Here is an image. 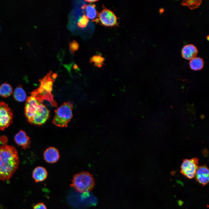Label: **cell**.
Masks as SVG:
<instances>
[{"label": "cell", "mask_w": 209, "mask_h": 209, "mask_svg": "<svg viewBox=\"0 0 209 209\" xmlns=\"http://www.w3.org/2000/svg\"><path fill=\"white\" fill-rule=\"evenodd\" d=\"M105 60L104 57L100 55H95L92 56L90 59V62L93 63L94 65L98 67H101Z\"/></svg>", "instance_id": "d6986e66"}, {"label": "cell", "mask_w": 209, "mask_h": 209, "mask_svg": "<svg viewBox=\"0 0 209 209\" xmlns=\"http://www.w3.org/2000/svg\"><path fill=\"white\" fill-rule=\"evenodd\" d=\"M164 11V9L163 8H161L159 10V12L160 13H162Z\"/></svg>", "instance_id": "d4e9b609"}, {"label": "cell", "mask_w": 209, "mask_h": 209, "mask_svg": "<svg viewBox=\"0 0 209 209\" xmlns=\"http://www.w3.org/2000/svg\"><path fill=\"white\" fill-rule=\"evenodd\" d=\"M15 142L18 145L25 149L29 147L30 144V138L24 131H19L15 136Z\"/></svg>", "instance_id": "30bf717a"}, {"label": "cell", "mask_w": 209, "mask_h": 209, "mask_svg": "<svg viewBox=\"0 0 209 209\" xmlns=\"http://www.w3.org/2000/svg\"><path fill=\"white\" fill-rule=\"evenodd\" d=\"M14 99L18 102L24 101L26 99V92L22 87H18L15 90L13 93Z\"/></svg>", "instance_id": "2e32d148"}, {"label": "cell", "mask_w": 209, "mask_h": 209, "mask_svg": "<svg viewBox=\"0 0 209 209\" xmlns=\"http://www.w3.org/2000/svg\"><path fill=\"white\" fill-rule=\"evenodd\" d=\"M48 173L44 167L38 166L36 167L33 171L32 177L35 182L37 183L44 180L47 178Z\"/></svg>", "instance_id": "4fadbf2b"}, {"label": "cell", "mask_w": 209, "mask_h": 209, "mask_svg": "<svg viewBox=\"0 0 209 209\" xmlns=\"http://www.w3.org/2000/svg\"><path fill=\"white\" fill-rule=\"evenodd\" d=\"M73 102L68 101L64 102L56 110L52 123L59 127H66L73 117Z\"/></svg>", "instance_id": "5b68a950"}, {"label": "cell", "mask_w": 209, "mask_h": 209, "mask_svg": "<svg viewBox=\"0 0 209 209\" xmlns=\"http://www.w3.org/2000/svg\"><path fill=\"white\" fill-rule=\"evenodd\" d=\"M69 47L71 53L74 55L75 51L78 49L79 44L76 41L73 40L69 43Z\"/></svg>", "instance_id": "44dd1931"}, {"label": "cell", "mask_w": 209, "mask_h": 209, "mask_svg": "<svg viewBox=\"0 0 209 209\" xmlns=\"http://www.w3.org/2000/svg\"><path fill=\"white\" fill-rule=\"evenodd\" d=\"M33 209H47L45 204L43 202L39 203L34 206Z\"/></svg>", "instance_id": "7402d4cb"}, {"label": "cell", "mask_w": 209, "mask_h": 209, "mask_svg": "<svg viewBox=\"0 0 209 209\" xmlns=\"http://www.w3.org/2000/svg\"><path fill=\"white\" fill-rule=\"evenodd\" d=\"M98 22L107 26H112L116 25L117 18L114 13L110 10L105 8L99 14Z\"/></svg>", "instance_id": "ba28073f"}, {"label": "cell", "mask_w": 209, "mask_h": 209, "mask_svg": "<svg viewBox=\"0 0 209 209\" xmlns=\"http://www.w3.org/2000/svg\"><path fill=\"white\" fill-rule=\"evenodd\" d=\"M85 1L87 2H88L89 3H93L97 1H98V0H85Z\"/></svg>", "instance_id": "cb8c5ba5"}, {"label": "cell", "mask_w": 209, "mask_h": 209, "mask_svg": "<svg viewBox=\"0 0 209 209\" xmlns=\"http://www.w3.org/2000/svg\"><path fill=\"white\" fill-rule=\"evenodd\" d=\"M204 62L201 58L196 57L190 60L189 65L190 68L194 71L201 69L203 67Z\"/></svg>", "instance_id": "9a60e30c"}, {"label": "cell", "mask_w": 209, "mask_h": 209, "mask_svg": "<svg viewBox=\"0 0 209 209\" xmlns=\"http://www.w3.org/2000/svg\"><path fill=\"white\" fill-rule=\"evenodd\" d=\"M25 114L30 123L38 125L44 124L50 116L49 111L46 107L32 96L26 100Z\"/></svg>", "instance_id": "7a4b0ae2"}, {"label": "cell", "mask_w": 209, "mask_h": 209, "mask_svg": "<svg viewBox=\"0 0 209 209\" xmlns=\"http://www.w3.org/2000/svg\"><path fill=\"white\" fill-rule=\"evenodd\" d=\"M19 158L16 148L10 145L0 147V180L8 181L18 169Z\"/></svg>", "instance_id": "6da1fadb"}, {"label": "cell", "mask_w": 209, "mask_h": 209, "mask_svg": "<svg viewBox=\"0 0 209 209\" xmlns=\"http://www.w3.org/2000/svg\"><path fill=\"white\" fill-rule=\"evenodd\" d=\"M206 39L207 40H209V37L208 35L207 36Z\"/></svg>", "instance_id": "484cf974"}, {"label": "cell", "mask_w": 209, "mask_h": 209, "mask_svg": "<svg viewBox=\"0 0 209 209\" xmlns=\"http://www.w3.org/2000/svg\"><path fill=\"white\" fill-rule=\"evenodd\" d=\"M12 92L11 86L7 83H5L0 86V96L6 98L10 96Z\"/></svg>", "instance_id": "e0dca14e"}, {"label": "cell", "mask_w": 209, "mask_h": 209, "mask_svg": "<svg viewBox=\"0 0 209 209\" xmlns=\"http://www.w3.org/2000/svg\"><path fill=\"white\" fill-rule=\"evenodd\" d=\"M198 52L197 47L192 44L184 46L181 50V55L184 59L191 60L196 57Z\"/></svg>", "instance_id": "7c38bea8"}, {"label": "cell", "mask_w": 209, "mask_h": 209, "mask_svg": "<svg viewBox=\"0 0 209 209\" xmlns=\"http://www.w3.org/2000/svg\"><path fill=\"white\" fill-rule=\"evenodd\" d=\"M0 209H2L1 207L0 206Z\"/></svg>", "instance_id": "4316f807"}, {"label": "cell", "mask_w": 209, "mask_h": 209, "mask_svg": "<svg viewBox=\"0 0 209 209\" xmlns=\"http://www.w3.org/2000/svg\"><path fill=\"white\" fill-rule=\"evenodd\" d=\"M202 1L201 0H184L182 1L181 4L184 6H188L190 9L193 10L200 6Z\"/></svg>", "instance_id": "ac0fdd59"}, {"label": "cell", "mask_w": 209, "mask_h": 209, "mask_svg": "<svg viewBox=\"0 0 209 209\" xmlns=\"http://www.w3.org/2000/svg\"><path fill=\"white\" fill-rule=\"evenodd\" d=\"M65 54V51L61 49L58 53L57 57L59 59L61 60L64 57Z\"/></svg>", "instance_id": "603a6c76"}, {"label": "cell", "mask_w": 209, "mask_h": 209, "mask_svg": "<svg viewBox=\"0 0 209 209\" xmlns=\"http://www.w3.org/2000/svg\"><path fill=\"white\" fill-rule=\"evenodd\" d=\"M81 8L83 10H85L86 15L89 18L93 20L97 19V17L98 18L99 13L96 9L95 4H84Z\"/></svg>", "instance_id": "5bb4252c"}, {"label": "cell", "mask_w": 209, "mask_h": 209, "mask_svg": "<svg viewBox=\"0 0 209 209\" xmlns=\"http://www.w3.org/2000/svg\"><path fill=\"white\" fill-rule=\"evenodd\" d=\"M209 171L207 167L205 165L198 166L194 177L196 180L200 184L205 185L207 184L209 181Z\"/></svg>", "instance_id": "9c48e42d"}, {"label": "cell", "mask_w": 209, "mask_h": 209, "mask_svg": "<svg viewBox=\"0 0 209 209\" xmlns=\"http://www.w3.org/2000/svg\"><path fill=\"white\" fill-rule=\"evenodd\" d=\"M199 161L197 158L183 159L181 167V172L188 178H193L198 167Z\"/></svg>", "instance_id": "8992f818"}, {"label": "cell", "mask_w": 209, "mask_h": 209, "mask_svg": "<svg viewBox=\"0 0 209 209\" xmlns=\"http://www.w3.org/2000/svg\"><path fill=\"white\" fill-rule=\"evenodd\" d=\"M13 114L8 105L0 102V130H3L12 123Z\"/></svg>", "instance_id": "52a82bcc"}, {"label": "cell", "mask_w": 209, "mask_h": 209, "mask_svg": "<svg viewBox=\"0 0 209 209\" xmlns=\"http://www.w3.org/2000/svg\"><path fill=\"white\" fill-rule=\"evenodd\" d=\"M70 186L80 193L89 192L95 185L93 176L88 172L83 171L73 175Z\"/></svg>", "instance_id": "277c9868"}, {"label": "cell", "mask_w": 209, "mask_h": 209, "mask_svg": "<svg viewBox=\"0 0 209 209\" xmlns=\"http://www.w3.org/2000/svg\"><path fill=\"white\" fill-rule=\"evenodd\" d=\"M55 78L50 71L43 78L39 80V87L31 93V96L35 97L39 102L42 103L44 100H47L53 107H57V104L53 99L52 94L53 83Z\"/></svg>", "instance_id": "3957f363"}, {"label": "cell", "mask_w": 209, "mask_h": 209, "mask_svg": "<svg viewBox=\"0 0 209 209\" xmlns=\"http://www.w3.org/2000/svg\"><path fill=\"white\" fill-rule=\"evenodd\" d=\"M89 21V18L85 14L83 15L79 19L77 23L78 27L85 28Z\"/></svg>", "instance_id": "ffe728a7"}, {"label": "cell", "mask_w": 209, "mask_h": 209, "mask_svg": "<svg viewBox=\"0 0 209 209\" xmlns=\"http://www.w3.org/2000/svg\"><path fill=\"white\" fill-rule=\"evenodd\" d=\"M44 160L49 163H56L59 159L60 154L56 148L54 147H50L46 149L44 153Z\"/></svg>", "instance_id": "8fae6325"}]
</instances>
